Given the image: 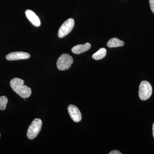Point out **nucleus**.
<instances>
[{"instance_id":"obj_6","label":"nucleus","mask_w":154,"mask_h":154,"mask_svg":"<svg viewBox=\"0 0 154 154\" xmlns=\"http://www.w3.org/2000/svg\"><path fill=\"white\" fill-rule=\"evenodd\" d=\"M30 57V54L22 51L11 52L6 56V59L9 61L27 59Z\"/></svg>"},{"instance_id":"obj_2","label":"nucleus","mask_w":154,"mask_h":154,"mask_svg":"<svg viewBox=\"0 0 154 154\" xmlns=\"http://www.w3.org/2000/svg\"><path fill=\"white\" fill-rule=\"evenodd\" d=\"M42 124V121L40 119H35L32 121L27 132V137L29 139H34L37 136L41 131Z\"/></svg>"},{"instance_id":"obj_16","label":"nucleus","mask_w":154,"mask_h":154,"mask_svg":"<svg viewBox=\"0 0 154 154\" xmlns=\"http://www.w3.org/2000/svg\"><path fill=\"white\" fill-rule=\"evenodd\" d=\"M0 137H1V133H0Z\"/></svg>"},{"instance_id":"obj_1","label":"nucleus","mask_w":154,"mask_h":154,"mask_svg":"<svg viewBox=\"0 0 154 154\" xmlns=\"http://www.w3.org/2000/svg\"><path fill=\"white\" fill-rule=\"evenodd\" d=\"M10 85L13 91L22 98H28L31 95V89L27 86L24 85V81L22 79H13L10 82Z\"/></svg>"},{"instance_id":"obj_13","label":"nucleus","mask_w":154,"mask_h":154,"mask_svg":"<svg viewBox=\"0 0 154 154\" xmlns=\"http://www.w3.org/2000/svg\"><path fill=\"white\" fill-rule=\"evenodd\" d=\"M149 2L151 10L153 13L154 14V0H149Z\"/></svg>"},{"instance_id":"obj_14","label":"nucleus","mask_w":154,"mask_h":154,"mask_svg":"<svg viewBox=\"0 0 154 154\" xmlns=\"http://www.w3.org/2000/svg\"><path fill=\"white\" fill-rule=\"evenodd\" d=\"M122 153L120 152L118 150H113L112 151L110 152L109 153V154H121Z\"/></svg>"},{"instance_id":"obj_4","label":"nucleus","mask_w":154,"mask_h":154,"mask_svg":"<svg viewBox=\"0 0 154 154\" xmlns=\"http://www.w3.org/2000/svg\"><path fill=\"white\" fill-rule=\"evenodd\" d=\"M73 63V59L71 56L67 54H63L58 59L57 66L59 70H66L70 68Z\"/></svg>"},{"instance_id":"obj_15","label":"nucleus","mask_w":154,"mask_h":154,"mask_svg":"<svg viewBox=\"0 0 154 154\" xmlns=\"http://www.w3.org/2000/svg\"><path fill=\"white\" fill-rule=\"evenodd\" d=\"M152 132H153V137L154 138V123H153V124Z\"/></svg>"},{"instance_id":"obj_12","label":"nucleus","mask_w":154,"mask_h":154,"mask_svg":"<svg viewBox=\"0 0 154 154\" xmlns=\"http://www.w3.org/2000/svg\"><path fill=\"white\" fill-rule=\"evenodd\" d=\"M8 102V99L6 96H1L0 97V110H5Z\"/></svg>"},{"instance_id":"obj_10","label":"nucleus","mask_w":154,"mask_h":154,"mask_svg":"<svg viewBox=\"0 0 154 154\" xmlns=\"http://www.w3.org/2000/svg\"><path fill=\"white\" fill-rule=\"evenodd\" d=\"M124 45V42L117 38H110L107 43V47L110 48H111L122 47Z\"/></svg>"},{"instance_id":"obj_9","label":"nucleus","mask_w":154,"mask_h":154,"mask_svg":"<svg viewBox=\"0 0 154 154\" xmlns=\"http://www.w3.org/2000/svg\"><path fill=\"white\" fill-rule=\"evenodd\" d=\"M91 48V44L87 42L84 45H78L74 46L72 48V51L75 54H79L88 51Z\"/></svg>"},{"instance_id":"obj_7","label":"nucleus","mask_w":154,"mask_h":154,"mask_svg":"<svg viewBox=\"0 0 154 154\" xmlns=\"http://www.w3.org/2000/svg\"><path fill=\"white\" fill-rule=\"evenodd\" d=\"M68 111L71 118L75 122H79L82 120V113L76 106L70 105L68 107Z\"/></svg>"},{"instance_id":"obj_5","label":"nucleus","mask_w":154,"mask_h":154,"mask_svg":"<svg viewBox=\"0 0 154 154\" xmlns=\"http://www.w3.org/2000/svg\"><path fill=\"white\" fill-rule=\"evenodd\" d=\"M74 19L70 18L63 22L59 29L58 36L60 38H63L69 34L74 27Z\"/></svg>"},{"instance_id":"obj_11","label":"nucleus","mask_w":154,"mask_h":154,"mask_svg":"<svg viewBox=\"0 0 154 154\" xmlns=\"http://www.w3.org/2000/svg\"><path fill=\"white\" fill-rule=\"evenodd\" d=\"M106 49L105 48H101L93 54L92 57L96 60H99L104 58L106 56Z\"/></svg>"},{"instance_id":"obj_8","label":"nucleus","mask_w":154,"mask_h":154,"mask_svg":"<svg viewBox=\"0 0 154 154\" xmlns=\"http://www.w3.org/2000/svg\"><path fill=\"white\" fill-rule=\"evenodd\" d=\"M25 15L28 20L32 25L36 27H39L41 24L40 20L38 16L35 14V13L31 10H26L25 12Z\"/></svg>"},{"instance_id":"obj_3","label":"nucleus","mask_w":154,"mask_h":154,"mask_svg":"<svg viewBox=\"0 0 154 154\" xmlns=\"http://www.w3.org/2000/svg\"><path fill=\"white\" fill-rule=\"evenodd\" d=\"M152 88L147 81H143L140 83L139 90V96L141 100L146 101L151 96Z\"/></svg>"}]
</instances>
